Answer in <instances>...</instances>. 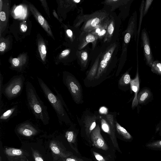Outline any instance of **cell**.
<instances>
[{
	"label": "cell",
	"instance_id": "obj_1",
	"mask_svg": "<svg viewBox=\"0 0 161 161\" xmlns=\"http://www.w3.org/2000/svg\"><path fill=\"white\" fill-rule=\"evenodd\" d=\"M25 89L27 103L32 113L44 125L48 124L50 118L47 107L40 99L35 88L30 81L26 82Z\"/></svg>",
	"mask_w": 161,
	"mask_h": 161
},
{
	"label": "cell",
	"instance_id": "obj_2",
	"mask_svg": "<svg viewBox=\"0 0 161 161\" xmlns=\"http://www.w3.org/2000/svg\"><path fill=\"white\" fill-rule=\"evenodd\" d=\"M39 85L45 97L51 105L55 112L60 122L69 123V119L67 114L64 106L65 105L61 96L54 87V90L57 95L55 94L50 90L44 81L41 78L37 77Z\"/></svg>",
	"mask_w": 161,
	"mask_h": 161
},
{
	"label": "cell",
	"instance_id": "obj_3",
	"mask_svg": "<svg viewBox=\"0 0 161 161\" xmlns=\"http://www.w3.org/2000/svg\"><path fill=\"white\" fill-rule=\"evenodd\" d=\"M25 78L22 75L15 76L11 78L0 89V107H1L2 94L8 100L16 97L21 93L23 89Z\"/></svg>",
	"mask_w": 161,
	"mask_h": 161
},
{
	"label": "cell",
	"instance_id": "obj_4",
	"mask_svg": "<svg viewBox=\"0 0 161 161\" xmlns=\"http://www.w3.org/2000/svg\"><path fill=\"white\" fill-rule=\"evenodd\" d=\"M62 79L74 101L77 104L82 103L83 102L82 89L77 80L72 75L66 73L63 74Z\"/></svg>",
	"mask_w": 161,
	"mask_h": 161
},
{
	"label": "cell",
	"instance_id": "obj_5",
	"mask_svg": "<svg viewBox=\"0 0 161 161\" xmlns=\"http://www.w3.org/2000/svg\"><path fill=\"white\" fill-rule=\"evenodd\" d=\"M108 15L105 12H97L90 15H85L80 18L81 22H84L82 27L83 31L89 32L95 30Z\"/></svg>",
	"mask_w": 161,
	"mask_h": 161
},
{
	"label": "cell",
	"instance_id": "obj_6",
	"mask_svg": "<svg viewBox=\"0 0 161 161\" xmlns=\"http://www.w3.org/2000/svg\"><path fill=\"white\" fill-rule=\"evenodd\" d=\"M124 38V44L123 47V52L126 50L128 44L132 37L135 36L136 38L137 36V13L135 11L130 17L128 25L125 31Z\"/></svg>",
	"mask_w": 161,
	"mask_h": 161
},
{
	"label": "cell",
	"instance_id": "obj_7",
	"mask_svg": "<svg viewBox=\"0 0 161 161\" xmlns=\"http://www.w3.org/2000/svg\"><path fill=\"white\" fill-rule=\"evenodd\" d=\"M141 39L143 47L144 55L147 64L151 66L153 58L152 56L150 46L149 40L147 32L145 29H143L141 33Z\"/></svg>",
	"mask_w": 161,
	"mask_h": 161
},
{
	"label": "cell",
	"instance_id": "obj_8",
	"mask_svg": "<svg viewBox=\"0 0 161 161\" xmlns=\"http://www.w3.org/2000/svg\"><path fill=\"white\" fill-rule=\"evenodd\" d=\"M115 47L114 44L108 48L103 54L99 63L95 79L98 80L102 76L110 60Z\"/></svg>",
	"mask_w": 161,
	"mask_h": 161
},
{
	"label": "cell",
	"instance_id": "obj_9",
	"mask_svg": "<svg viewBox=\"0 0 161 161\" xmlns=\"http://www.w3.org/2000/svg\"><path fill=\"white\" fill-rule=\"evenodd\" d=\"M90 138L93 144L96 147L107 151L108 149V145L102 136L98 125L96 126L91 132Z\"/></svg>",
	"mask_w": 161,
	"mask_h": 161
},
{
	"label": "cell",
	"instance_id": "obj_10",
	"mask_svg": "<svg viewBox=\"0 0 161 161\" xmlns=\"http://www.w3.org/2000/svg\"><path fill=\"white\" fill-rule=\"evenodd\" d=\"M16 130L19 134L26 137L34 136L38 132L36 128L28 121L19 124L16 127Z\"/></svg>",
	"mask_w": 161,
	"mask_h": 161
},
{
	"label": "cell",
	"instance_id": "obj_11",
	"mask_svg": "<svg viewBox=\"0 0 161 161\" xmlns=\"http://www.w3.org/2000/svg\"><path fill=\"white\" fill-rule=\"evenodd\" d=\"M29 6L31 11L35 18L47 34L54 39L51 28L47 22L33 5L30 4Z\"/></svg>",
	"mask_w": 161,
	"mask_h": 161
},
{
	"label": "cell",
	"instance_id": "obj_12",
	"mask_svg": "<svg viewBox=\"0 0 161 161\" xmlns=\"http://www.w3.org/2000/svg\"><path fill=\"white\" fill-rule=\"evenodd\" d=\"M97 118L95 115H87L84 118L83 123L86 134L88 137H90L91 132L97 126Z\"/></svg>",
	"mask_w": 161,
	"mask_h": 161
},
{
	"label": "cell",
	"instance_id": "obj_13",
	"mask_svg": "<svg viewBox=\"0 0 161 161\" xmlns=\"http://www.w3.org/2000/svg\"><path fill=\"white\" fill-rule=\"evenodd\" d=\"M105 118L110 125L111 131V135L110 137L112 141L113 144L116 149L119 151L120 152L115 135L114 121V116L111 114H106L105 116Z\"/></svg>",
	"mask_w": 161,
	"mask_h": 161
},
{
	"label": "cell",
	"instance_id": "obj_14",
	"mask_svg": "<svg viewBox=\"0 0 161 161\" xmlns=\"http://www.w3.org/2000/svg\"><path fill=\"white\" fill-rule=\"evenodd\" d=\"M50 147L53 153L56 156L65 158L71 156L72 154L63 150L60 146L54 141L51 142L50 144Z\"/></svg>",
	"mask_w": 161,
	"mask_h": 161
},
{
	"label": "cell",
	"instance_id": "obj_15",
	"mask_svg": "<svg viewBox=\"0 0 161 161\" xmlns=\"http://www.w3.org/2000/svg\"><path fill=\"white\" fill-rule=\"evenodd\" d=\"M109 18H107L104 20L97 28L93 31L92 33L95 35L98 38L105 36L107 31Z\"/></svg>",
	"mask_w": 161,
	"mask_h": 161
},
{
	"label": "cell",
	"instance_id": "obj_16",
	"mask_svg": "<svg viewBox=\"0 0 161 161\" xmlns=\"http://www.w3.org/2000/svg\"><path fill=\"white\" fill-rule=\"evenodd\" d=\"M130 85L131 89L134 92L135 94L132 105V107H134L136 106L138 104L137 95L139 88V81L138 72V68L136 77L135 79L131 80Z\"/></svg>",
	"mask_w": 161,
	"mask_h": 161
},
{
	"label": "cell",
	"instance_id": "obj_17",
	"mask_svg": "<svg viewBox=\"0 0 161 161\" xmlns=\"http://www.w3.org/2000/svg\"><path fill=\"white\" fill-rule=\"evenodd\" d=\"M4 152L9 157H16L18 158H26L25 151L20 149L8 147L5 148Z\"/></svg>",
	"mask_w": 161,
	"mask_h": 161
},
{
	"label": "cell",
	"instance_id": "obj_18",
	"mask_svg": "<svg viewBox=\"0 0 161 161\" xmlns=\"http://www.w3.org/2000/svg\"><path fill=\"white\" fill-rule=\"evenodd\" d=\"M17 105H15L4 111L0 116V122L7 121L15 116L18 110Z\"/></svg>",
	"mask_w": 161,
	"mask_h": 161
},
{
	"label": "cell",
	"instance_id": "obj_19",
	"mask_svg": "<svg viewBox=\"0 0 161 161\" xmlns=\"http://www.w3.org/2000/svg\"><path fill=\"white\" fill-rule=\"evenodd\" d=\"M115 125L117 131L125 139L128 141H130L132 139V137L131 135L117 122H115Z\"/></svg>",
	"mask_w": 161,
	"mask_h": 161
},
{
	"label": "cell",
	"instance_id": "obj_20",
	"mask_svg": "<svg viewBox=\"0 0 161 161\" xmlns=\"http://www.w3.org/2000/svg\"><path fill=\"white\" fill-rule=\"evenodd\" d=\"M99 61L98 58L97 59L88 73L87 78L89 80H92L95 79L99 66Z\"/></svg>",
	"mask_w": 161,
	"mask_h": 161
},
{
	"label": "cell",
	"instance_id": "obj_21",
	"mask_svg": "<svg viewBox=\"0 0 161 161\" xmlns=\"http://www.w3.org/2000/svg\"><path fill=\"white\" fill-rule=\"evenodd\" d=\"M98 37L92 33L88 34L85 38L83 39L82 43L81 45V47L82 48L85 46L86 45L87 43L89 42H92L94 43V45L96 42Z\"/></svg>",
	"mask_w": 161,
	"mask_h": 161
},
{
	"label": "cell",
	"instance_id": "obj_22",
	"mask_svg": "<svg viewBox=\"0 0 161 161\" xmlns=\"http://www.w3.org/2000/svg\"><path fill=\"white\" fill-rule=\"evenodd\" d=\"M145 146L149 149L161 150V139L149 142L146 144Z\"/></svg>",
	"mask_w": 161,
	"mask_h": 161
},
{
	"label": "cell",
	"instance_id": "obj_23",
	"mask_svg": "<svg viewBox=\"0 0 161 161\" xmlns=\"http://www.w3.org/2000/svg\"><path fill=\"white\" fill-rule=\"evenodd\" d=\"M114 23V20L112 19H109L106 35L104 37L105 40L108 41L110 40L113 33Z\"/></svg>",
	"mask_w": 161,
	"mask_h": 161
},
{
	"label": "cell",
	"instance_id": "obj_24",
	"mask_svg": "<svg viewBox=\"0 0 161 161\" xmlns=\"http://www.w3.org/2000/svg\"><path fill=\"white\" fill-rule=\"evenodd\" d=\"M38 50L42 59L44 61L46 59L47 51L46 46L43 41H40L38 44Z\"/></svg>",
	"mask_w": 161,
	"mask_h": 161
},
{
	"label": "cell",
	"instance_id": "obj_25",
	"mask_svg": "<svg viewBox=\"0 0 161 161\" xmlns=\"http://www.w3.org/2000/svg\"><path fill=\"white\" fill-rule=\"evenodd\" d=\"M131 80L130 75L126 72L120 78L119 84L120 86H124L130 83Z\"/></svg>",
	"mask_w": 161,
	"mask_h": 161
},
{
	"label": "cell",
	"instance_id": "obj_26",
	"mask_svg": "<svg viewBox=\"0 0 161 161\" xmlns=\"http://www.w3.org/2000/svg\"><path fill=\"white\" fill-rule=\"evenodd\" d=\"M101 128L105 132L108 133L110 136L111 131L110 125L105 119L102 118L101 120Z\"/></svg>",
	"mask_w": 161,
	"mask_h": 161
},
{
	"label": "cell",
	"instance_id": "obj_27",
	"mask_svg": "<svg viewBox=\"0 0 161 161\" xmlns=\"http://www.w3.org/2000/svg\"><path fill=\"white\" fill-rule=\"evenodd\" d=\"M65 136L69 144L74 143L75 142L76 136L72 131H67L65 133Z\"/></svg>",
	"mask_w": 161,
	"mask_h": 161
},
{
	"label": "cell",
	"instance_id": "obj_28",
	"mask_svg": "<svg viewBox=\"0 0 161 161\" xmlns=\"http://www.w3.org/2000/svg\"><path fill=\"white\" fill-rule=\"evenodd\" d=\"M151 67L152 70L158 74H161V63L158 61H154Z\"/></svg>",
	"mask_w": 161,
	"mask_h": 161
},
{
	"label": "cell",
	"instance_id": "obj_29",
	"mask_svg": "<svg viewBox=\"0 0 161 161\" xmlns=\"http://www.w3.org/2000/svg\"><path fill=\"white\" fill-rule=\"evenodd\" d=\"M33 157L35 161H44L40 153L36 150L31 148Z\"/></svg>",
	"mask_w": 161,
	"mask_h": 161
},
{
	"label": "cell",
	"instance_id": "obj_30",
	"mask_svg": "<svg viewBox=\"0 0 161 161\" xmlns=\"http://www.w3.org/2000/svg\"><path fill=\"white\" fill-rule=\"evenodd\" d=\"M153 0H146L144 3L143 8V16H144L147 14L148 10L151 5Z\"/></svg>",
	"mask_w": 161,
	"mask_h": 161
},
{
	"label": "cell",
	"instance_id": "obj_31",
	"mask_svg": "<svg viewBox=\"0 0 161 161\" xmlns=\"http://www.w3.org/2000/svg\"><path fill=\"white\" fill-rule=\"evenodd\" d=\"M87 53L86 51H84L81 53L80 57L81 63L84 66L86 65V63L87 62Z\"/></svg>",
	"mask_w": 161,
	"mask_h": 161
},
{
	"label": "cell",
	"instance_id": "obj_32",
	"mask_svg": "<svg viewBox=\"0 0 161 161\" xmlns=\"http://www.w3.org/2000/svg\"><path fill=\"white\" fill-rule=\"evenodd\" d=\"M64 158L65 161H84L82 159L75 156H69Z\"/></svg>",
	"mask_w": 161,
	"mask_h": 161
},
{
	"label": "cell",
	"instance_id": "obj_33",
	"mask_svg": "<svg viewBox=\"0 0 161 161\" xmlns=\"http://www.w3.org/2000/svg\"><path fill=\"white\" fill-rule=\"evenodd\" d=\"M93 153L96 159L98 161H106L103 156L99 153L94 151H93Z\"/></svg>",
	"mask_w": 161,
	"mask_h": 161
},
{
	"label": "cell",
	"instance_id": "obj_34",
	"mask_svg": "<svg viewBox=\"0 0 161 161\" xmlns=\"http://www.w3.org/2000/svg\"><path fill=\"white\" fill-rule=\"evenodd\" d=\"M12 62L13 65L15 67H18L19 65V61L17 58H14L12 59Z\"/></svg>",
	"mask_w": 161,
	"mask_h": 161
},
{
	"label": "cell",
	"instance_id": "obj_35",
	"mask_svg": "<svg viewBox=\"0 0 161 161\" xmlns=\"http://www.w3.org/2000/svg\"><path fill=\"white\" fill-rule=\"evenodd\" d=\"M148 96V93L147 92H145L143 93L141 96L140 100V101L142 102L144 101L145 99Z\"/></svg>",
	"mask_w": 161,
	"mask_h": 161
},
{
	"label": "cell",
	"instance_id": "obj_36",
	"mask_svg": "<svg viewBox=\"0 0 161 161\" xmlns=\"http://www.w3.org/2000/svg\"><path fill=\"white\" fill-rule=\"evenodd\" d=\"M6 17L5 13L3 11L0 12V19L2 21H4L6 20Z\"/></svg>",
	"mask_w": 161,
	"mask_h": 161
},
{
	"label": "cell",
	"instance_id": "obj_37",
	"mask_svg": "<svg viewBox=\"0 0 161 161\" xmlns=\"http://www.w3.org/2000/svg\"><path fill=\"white\" fill-rule=\"evenodd\" d=\"M70 51L68 49H65L61 53L60 55L62 57L67 56L69 54Z\"/></svg>",
	"mask_w": 161,
	"mask_h": 161
},
{
	"label": "cell",
	"instance_id": "obj_38",
	"mask_svg": "<svg viewBox=\"0 0 161 161\" xmlns=\"http://www.w3.org/2000/svg\"><path fill=\"white\" fill-rule=\"evenodd\" d=\"M107 109L104 107H101L99 109V112L102 114H106L107 112Z\"/></svg>",
	"mask_w": 161,
	"mask_h": 161
},
{
	"label": "cell",
	"instance_id": "obj_39",
	"mask_svg": "<svg viewBox=\"0 0 161 161\" xmlns=\"http://www.w3.org/2000/svg\"><path fill=\"white\" fill-rule=\"evenodd\" d=\"M6 48V44L4 42H2L0 44V51L1 52L3 51Z\"/></svg>",
	"mask_w": 161,
	"mask_h": 161
},
{
	"label": "cell",
	"instance_id": "obj_40",
	"mask_svg": "<svg viewBox=\"0 0 161 161\" xmlns=\"http://www.w3.org/2000/svg\"><path fill=\"white\" fill-rule=\"evenodd\" d=\"M20 28L22 31L23 32H25L27 30V26L24 24H22L20 26Z\"/></svg>",
	"mask_w": 161,
	"mask_h": 161
},
{
	"label": "cell",
	"instance_id": "obj_41",
	"mask_svg": "<svg viewBox=\"0 0 161 161\" xmlns=\"http://www.w3.org/2000/svg\"><path fill=\"white\" fill-rule=\"evenodd\" d=\"M69 37H72L73 35V33L72 31L69 29L67 30L66 31Z\"/></svg>",
	"mask_w": 161,
	"mask_h": 161
},
{
	"label": "cell",
	"instance_id": "obj_42",
	"mask_svg": "<svg viewBox=\"0 0 161 161\" xmlns=\"http://www.w3.org/2000/svg\"><path fill=\"white\" fill-rule=\"evenodd\" d=\"M2 5H3V4H2V1L1 0H0V12H1L2 8Z\"/></svg>",
	"mask_w": 161,
	"mask_h": 161
},
{
	"label": "cell",
	"instance_id": "obj_43",
	"mask_svg": "<svg viewBox=\"0 0 161 161\" xmlns=\"http://www.w3.org/2000/svg\"><path fill=\"white\" fill-rule=\"evenodd\" d=\"M53 14L54 16L55 17H56V18H57L58 19V17L57 16V14H56V12H55L54 11L53 12Z\"/></svg>",
	"mask_w": 161,
	"mask_h": 161
},
{
	"label": "cell",
	"instance_id": "obj_44",
	"mask_svg": "<svg viewBox=\"0 0 161 161\" xmlns=\"http://www.w3.org/2000/svg\"><path fill=\"white\" fill-rule=\"evenodd\" d=\"M26 161H29V160L26 158Z\"/></svg>",
	"mask_w": 161,
	"mask_h": 161
},
{
	"label": "cell",
	"instance_id": "obj_45",
	"mask_svg": "<svg viewBox=\"0 0 161 161\" xmlns=\"http://www.w3.org/2000/svg\"><path fill=\"white\" fill-rule=\"evenodd\" d=\"M2 160H1V157H0V161H1Z\"/></svg>",
	"mask_w": 161,
	"mask_h": 161
}]
</instances>
